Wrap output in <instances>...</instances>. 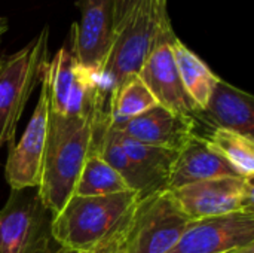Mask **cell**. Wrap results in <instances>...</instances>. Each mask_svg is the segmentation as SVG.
<instances>
[{"mask_svg":"<svg viewBox=\"0 0 254 253\" xmlns=\"http://www.w3.org/2000/svg\"><path fill=\"white\" fill-rule=\"evenodd\" d=\"M109 121L115 130L137 142L174 152L182 151L196 134L198 122L193 115L174 113L159 104L125 121L113 119L109 113Z\"/></svg>","mask_w":254,"mask_h":253,"instance_id":"obj_12","label":"cell"},{"mask_svg":"<svg viewBox=\"0 0 254 253\" xmlns=\"http://www.w3.org/2000/svg\"><path fill=\"white\" fill-rule=\"evenodd\" d=\"M52 218L37 194L12 191L0 209V253H48Z\"/></svg>","mask_w":254,"mask_h":253,"instance_id":"obj_7","label":"cell"},{"mask_svg":"<svg viewBox=\"0 0 254 253\" xmlns=\"http://www.w3.org/2000/svg\"><path fill=\"white\" fill-rule=\"evenodd\" d=\"M48 253H106V252H79V251H73V249H67V248H61L57 252H48Z\"/></svg>","mask_w":254,"mask_h":253,"instance_id":"obj_23","label":"cell"},{"mask_svg":"<svg viewBox=\"0 0 254 253\" xmlns=\"http://www.w3.org/2000/svg\"><path fill=\"white\" fill-rule=\"evenodd\" d=\"M155 106L158 101L138 76L125 81L109 98V113L118 121L138 116Z\"/></svg>","mask_w":254,"mask_h":253,"instance_id":"obj_20","label":"cell"},{"mask_svg":"<svg viewBox=\"0 0 254 253\" xmlns=\"http://www.w3.org/2000/svg\"><path fill=\"white\" fill-rule=\"evenodd\" d=\"M192 219L170 189L138 200L121 243L125 253H170Z\"/></svg>","mask_w":254,"mask_h":253,"instance_id":"obj_5","label":"cell"},{"mask_svg":"<svg viewBox=\"0 0 254 253\" xmlns=\"http://www.w3.org/2000/svg\"><path fill=\"white\" fill-rule=\"evenodd\" d=\"M45 66V64H43ZM49 122V94L48 84L40 73V97L33 110V115L21 136V139L12 143L6 166L4 176L12 191H25L30 188H39L43 173V161L48 139Z\"/></svg>","mask_w":254,"mask_h":253,"instance_id":"obj_8","label":"cell"},{"mask_svg":"<svg viewBox=\"0 0 254 253\" xmlns=\"http://www.w3.org/2000/svg\"><path fill=\"white\" fill-rule=\"evenodd\" d=\"M138 78L153 94L159 106L180 115H195L198 109L180 79L171 42L158 45L143 64Z\"/></svg>","mask_w":254,"mask_h":253,"instance_id":"obj_13","label":"cell"},{"mask_svg":"<svg viewBox=\"0 0 254 253\" xmlns=\"http://www.w3.org/2000/svg\"><path fill=\"white\" fill-rule=\"evenodd\" d=\"M7 28H9V22H7V19L4 18V16H0V39L3 37V34L7 31Z\"/></svg>","mask_w":254,"mask_h":253,"instance_id":"obj_22","label":"cell"},{"mask_svg":"<svg viewBox=\"0 0 254 253\" xmlns=\"http://www.w3.org/2000/svg\"><path fill=\"white\" fill-rule=\"evenodd\" d=\"M228 253H254V246L252 248H246V249H238V251H232Z\"/></svg>","mask_w":254,"mask_h":253,"instance_id":"obj_24","label":"cell"},{"mask_svg":"<svg viewBox=\"0 0 254 253\" xmlns=\"http://www.w3.org/2000/svg\"><path fill=\"white\" fill-rule=\"evenodd\" d=\"M174 39L167 0H143L118 28L107 58L97 73L107 101L125 81L138 76L147 57L158 45Z\"/></svg>","mask_w":254,"mask_h":253,"instance_id":"obj_3","label":"cell"},{"mask_svg":"<svg viewBox=\"0 0 254 253\" xmlns=\"http://www.w3.org/2000/svg\"><path fill=\"white\" fill-rule=\"evenodd\" d=\"M210 149L220 155L234 170L243 176H254V140L225 128H211L208 136H201Z\"/></svg>","mask_w":254,"mask_h":253,"instance_id":"obj_19","label":"cell"},{"mask_svg":"<svg viewBox=\"0 0 254 253\" xmlns=\"http://www.w3.org/2000/svg\"><path fill=\"white\" fill-rule=\"evenodd\" d=\"M48 37L45 27L19 51L0 58V149L13 143L21 115L46 63Z\"/></svg>","mask_w":254,"mask_h":253,"instance_id":"obj_4","label":"cell"},{"mask_svg":"<svg viewBox=\"0 0 254 253\" xmlns=\"http://www.w3.org/2000/svg\"><path fill=\"white\" fill-rule=\"evenodd\" d=\"M171 49L183 86L190 100L195 103L198 112H201L207 106L208 98L220 78L177 37L171 42Z\"/></svg>","mask_w":254,"mask_h":253,"instance_id":"obj_16","label":"cell"},{"mask_svg":"<svg viewBox=\"0 0 254 253\" xmlns=\"http://www.w3.org/2000/svg\"><path fill=\"white\" fill-rule=\"evenodd\" d=\"M229 176L240 174L220 155L210 149L199 134H195L177 152L168 177V189L174 191L190 183Z\"/></svg>","mask_w":254,"mask_h":253,"instance_id":"obj_15","label":"cell"},{"mask_svg":"<svg viewBox=\"0 0 254 253\" xmlns=\"http://www.w3.org/2000/svg\"><path fill=\"white\" fill-rule=\"evenodd\" d=\"M115 133L122 149L127 152V155L152 179V182L161 191L168 189V177H170L173 163L177 157V152L164 149V148L144 145L141 142H137L122 134L118 130H115Z\"/></svg>","mask_w":254,"mask_h":253,"instance_id":"obj_18","label":"cell"},{"mask_svg":"<svg viewBox=\"0 0 254 253\" xmlns=\"http://www.w3.org/2000/svg\"><path fill=\"white\" fill-rule=\"evenodd\" d=\"M138 200L134 191L101 197L73 195L52 218L51 237L61 248L107 252L121 246Z\"/></svg>","mask_w":254,"mask_h":253,"instance_id":"obj_1","label":"cell"},{"mask_svg":"<svg viewBox=\"0 0 254 253\" xmlns=\"http://www.w3.org/2000/svg\"><path fill=\"white\" fill-rule=\"evenodd\" d=\"M131 191L121 174L100 155L94 142L88 151L73 195L101 197Z\"/></svg>","mask_w":254,"mask_h":253,"instance_id":"obj_17","label":"cell"},{"mask_svg":"<svg viewBox=\"0 0 254 253\" xmlns=\"http://www.w3.org/2000/svg\"><path fill=\"white\" fill-rule=\"evenodd\" d=\"M193 116L211 128L231 130L254 140V97L222 78L217 81L207 106Z\"/></svg>","mask_w":254,"mask_h":253,"instance_id":"obj_14","label":"cell"},{"mask_svg":"<svg viewBox=\"0 0 254 253\" xmlns=\"http://www.w3.org/2000/svg\"><path fill=\"white\" fill-rule=\"evenodd\" d=\"M254 246V212H237L189 224L170 253H228Z\"/></svg>","mask_w":254,"mask_h":253,"instance_id":"obj_10","label":"cell"},{"mask_svg":"<svg viewBox=\"0 0 254 253\" xmlns=\"http://www.w3.org/2000/svg\"><path fill=\"white\" fill-rule=\"evenodd\" d=\"M143 0H113V10H115V31L124 24V21L132 13V10L141 3Z\"/></svg>","mask_w":254,"mask_h":253,"instance_id":"obj_21","label":"cell"},{"mask_svg":"<svg viewBox=\"0 0 254 253\" xmlns=\"http://www.w3.org/2000/svg\"><path fill=\"white\" fill-rule=\"evenodd\" d=\"M171 192L192 221L237 212H254L253 179L243 176L202 180Z\"/></svg>","mask_w":254,"mask_h":253,"instance_id":"obj_9","label":"cell"},{"mask_svg":"<svg viewBox=\"0 0 254 253\" xmlns=\"http://www.w3.org/2000/svg\"><path fill=\"white\" fill-rule=\"evenodd\" d=\"M106 253H125V252H124L122 246H116V248H113V249L107 251V252H106Z\"/></svg>","mask_w":254,"mask_h":253,"instance_id":"obj_25","label":"cell"},{"mask_svg":"<svg viewBox=\"0 0 254 253\" xmlns=\"http://www.w3.org/2000/svg\"><path fill=\"white\" fill-rule=\"evenodd\" d=\"M48 84L49 110L63 116H91L109 106L97 75L82 67L70 42L63 45L54 58L43 66Z\"/></svg>","mask_w":254,"mask_h":253,"instance_id":"obj_6","label":"cell"},{"mask_svg":"<svg viewBox=\"0 0 254 253\" xmlns=\"http://www.w3.org/2000/svg\"><path fill=\"white\" fill-rule=\"evenodd\" d=\"M95 115L63 116L49 110L43 173L36 194L52 216L58 215L74 194L91 148Z\"/></svg>","mask_w":254,"mask_h":253,"instance_id":"obj_2","label":"cell"},{"mask_svg":"<svg viewBox=\"0 0 254 253\" xmlns=\"http://www.w3.org/2000/svg\"><path fill=\"white\" fill-rule=\"evenodd\" d=\"M77 6L80 19L71 27L70 45L77 63L97 75L116 36L113 0H77Z\"/></svg>","mask_w":254,"mask_h":253,"instance_id":"obj_11","label":"cell"}]
</instances>
